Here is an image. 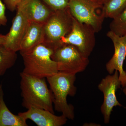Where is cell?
Segmentation results:
<instances>
[{"label":"cell","mask_w":126,"mask_h":126,"mask_svg":"<svg viewBox=\"0 0 126 126\" xmlns=\"http://www.w3.org/2000/svg\"><path fill=\"white\" fill-rule=\"evenodd\" d=\"M17 12L12 21L9 33L6 35V41L4 45L9 49L17 52L19 51L21 43L30 20L21 2L17 6Z\"/></svg>","instance_id":"cell-10"},{"label":"cell","mask_w":126,"mask_h":126,"mask_svg":"<svg viewBox=\"0 0 126 126\" xmlns=\"http://www.w3.org/2000/svg\"><path fill=\"white\" fill-rule=\"evenodd\" d=\"M30 21L44 23L53 11L41 0H21Z\"/></svg>","instance_id":"cell-13"},{"label":"cell","mask_w":126,"mask_h":126,"mask_svg":"<svg viewBox=\"0 0 126 126\" xmlns=\"http://www.w3.org/2000/svg\"><path fill=\"white\" fill-rule=\"evenodd\" d=\"M18 115L25 120L30 119L38 126H61L66 124L67 118L63 115L57 116L48 110L31 108Z\"/></svg>","instance_id":"cell-11"},{"label":"cell","mask_w":126,"mask_h":126,"mask_svg":"<svg viewBox=\"0 0 126 126\" xmlns=\"http://www.w3.org/2000/svg\"><path fill=\"white\" fill-rule=\"evenodd\" d=\"M17 59L16 52L8 49L4 45L0 46V77L14 66Z\"/></svg>","instance_id":"cell-15"},{"label":"cell","mask_w":126,"mask_h":126,"mask_svg":"<svg viewBox=\"0 0 126 126\" xmlns=\"http://www.w3.org/2000/svg\"><path fill=\"white\" fill-rule=\"evenodd\" d=\"M102 6L93 0H69L68 7L75 18L92 26L96 33L102 30L105 18L102 13L97 11Z\"/></svg>","instance_id":"cell-6"},{"label":"cell","mask_w":126,"mask_h":126,"mask_svg":"<svg viewBox=\"0 0 126 126\" xmlns=\"http://www.w3.org/2000/svg\"><path fill=\"white\" fill-rule=\"evenodd\" d=\"M21 0H3L6 7L10 11L14 12L16 9L17 6Z\"/></svg>","instance_id":"cell-20"},{"label":"cell","mask_w":126,"mask_h":126,"mask_svg":"<svg viewBox=\"0 0 126 126\" xmlns=\"http://www.w3.org/2000/svg\"><path fill=\"white\" fill-rule=\"evenodd\" d=\"M126 8V0H108L103 5L102 12L105 18L113 19Z\"/></svg>","instance_id":"cell-16"},{"label":"cell","mask_w":126,"mask_h":126,"mask_svg":"<svg viewBox=\"0 0 126 126\" xmlns=\"http://www.w3.org/2000/svg\"><path fill=\"white\" fill-rule=\"evenodd\" d=\"M53 50L44 43L21 54L24 61L23 73L39 78H46L58 72L57 64L51 56Z\"/></svg>","instance_id":"cell-3"},{"label":"cell","mask_w":126,"mask_h":126,"mask_svg":"<svg viewBox=\"0 0 126 126\" xmlns=\"http://www.w3.org/2000/svg\"><path fill=\"white\" fill-rule=\"evenodd\" d=\"M44 23L30 21L20 46V54L44 43Z\"/></svg>","instance_id":"cell-12"},{"label":"cell","mask_w":126,"mask_h":126,"mask_svg":"<svg viewBox=\"0 0 126 126\" xmlns=\"http://www.w3.org/2000/svg\"><path fill=\"white\" fill-rule=\"evenodd\" d=\"M123 89V92L126 96V86L124 87Z\"/></svg>","instance_id":"cell-23"},{"label":"cell","mask_w":126,"mask_h":126,"mask_svg":"<svg viewBox=\"0 0 126 126\" xmlns=\"http://www.w3.org/2000/svg\"><path fill=\"white\" fill-rule=\"evenodd\" d=\"M112 19L110 25V30L119 36L126 35V8Z\"/></svg>","instance_id":"cell-17"},{"label":"cell","mask_w":126,"mask_h":126,"mask_svg":"<svg viewBox=\"0 0 126 126\" xmlns=\"http://www.w3.org/2000/svg\"><path fill=\"white\" fill-rule=\"evenodd\" d=\"M95 33L92 26L80 23L74 18L72 29L61 39V45L68 44L74 46L84 56L88 58L95 46Z\"/></svg>","instance_id":"cell-7"},{"label":"cell","mask_w":126,"mask_h":126,"mask_svg":"<svg viewBox=\"0 0 126 126\" xmlns=\"http://www.w3.org/2000/svg\"><path fill=\"white\" fill-rule=\"evenodd\" d=\"M20 76L22 106L27 109H42L54 113L53 94L47 86L45 78L34 77L23 72Z\"/></svg>","instance_id":"cell-1"},{"label":"cell","mask_w":126,"mask_h":126,"mask_svg":"<svg viewBox=\"0 0 126 126\" xmlns=\"http://www.w3.org/2000/svg\"><path fill=\"white\" fill-rule=\"evenodd\" d=\"M53 11L68 7L69 0H41Z\"/></svg>","instance_id":"cell-18"},{"label":"cell","mask_w":126,"mask_h":126,"mask_svg":"<svg viewBox=\"0 0 126 126\" xmlns=\"http://www.w3.org/2000/svg\"><path fill=\"white\" fill-rule=\"evenodd\" d=\"M95 2L98 3L99 4L103 5L108 0H93Z\"/></svg>","instance_id":"cell-22"},{"label":"cell","mask_w":126,"mask_h":126,"mask_svg":"<svg viewBox=\"0 0 126 126\" xmlns=\"http://www.w3.org/2000/svg\"><path fill=\"white\" fill-rule=\"evenodd\" d=\"M2 85H0V126H27L26 120L14 115L6 106L4 99Z\"/></svg>","instance_id":"cell-14"},{"label":"cell","mask_w":126,"mask_h":126,"mask_svg":"<svg viewBox=\"0 0 126 126\" xmlns=\"http://www.w3.org/2000/svg\"><path fill=\"white\" fill-rule=\"evenodd\" d=\"M6 35L0 34V46L4 45L6 41Z\"/></svg>","instance_id":"cell-21"},{"label":"cell","mask_w":126,"mask_h":126,"mask_svg":"<svg viewBox=\"0 0 126 126\" xmlns=\"http://www.w3.org/2000/svg\"><path fill=\"white\" fill-rule=\"evenodd\" d=\"M46 79L53 94L55 109L68 119L73 120L74 108L68 103L67 97L68 96H74L77 93L74 85L76 75L58 72Z\"/></svg>","instance_id":"cell-2"},{"label":"cell","mask_w":126,"mask_h":126,"mask_svg":"<svg viewBox=\"0 0 126 126\" xmlns=\"http://www.w3.org/2000/svg\"><path fill=\"white\" fill-rule=\"evenodd\" d=\"M107 36L112 41L114 47L113 55L106 64V70L109 74L115 70L119 73V78L123 87L126 86V72L123 64L126 57V35L120 36L109 31Z\"/></svg>","instance_id":"cell-9"},{"label":"cell","mask_w":126,"mask_h":126,"mask_svg":"<svg viewBox=\"0 0 126 126\" xmlns=\"http://www.w3.org/2000/svg\"><path fill=\"white\" fill-rule=\"evenodd\" d=\"M121 86L119 72L115 70L113 74H109L102 79L98 84V88L104 95L103 103L101 111L105 124L110 122V115L114 107H121L116 96L117 90Z\"/></svg>","instance_id":"cell-8"},{"label":"cell","mask_w":126,"mask_h":126,"mask_svg":"<svg viewBox=\"0 0 126 126\" xmlns=\"http://www.w3.org/2000/svg\"><path fill=\"white\" fill-rule=\"evenodd\" d=\"M73 16L68 7L53 11L44 25V43L53 50L61 45L62 38L70 33Z\"/></svg>","instance_id":"cell-4"},{"label":"cell","mask_w":126,"mask_h":126,"mask_svg":"<svg viewBox=\"0 0 126 126\" xmlns=\"http://www.w3.org/2000/svg\"><path fill=\"white\" fill-rule=\"evenodd\" d=\"M6 6L4 3L0 0V26H6L7 19L5 15Z\"/></svg>","instance_id":"cell-19"},{"label":"cell","mask_w":126,"mask_h":126,"mask_svg":"<svg viewBox=\"0 0 126 126\" xmlns=\"http://www.w3.org/2000/svg\"><path fill=\"white\" fill-rule=\"evenodd\" d=\"M56 63L59 72L75 75L86 69L89 61L72 45L63 44L54 50L51 56Z\"/></svg>","instance_id":"cell-5"}]
</instances>
